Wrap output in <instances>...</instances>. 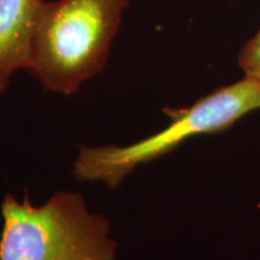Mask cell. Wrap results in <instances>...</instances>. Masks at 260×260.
I'll list each match as a JSON object with an SVG mask.
<instances>
[{"label": "cell", "instance_id": "obj_1", "mask_svg": "<svg viewBox=\"0 0 260 260\" xmlns=\"http://www.w3.org/2000/svg\"><path fill=\"white\" fill-rule=\"evenodd\" d=\"M130 0L46 2L28 73L46 92L71 95L105 69Z\"/></svg>", "mask_w": 260, "mask_h": 260}, {"label": "cell", "instance_id": "obj_2", "mask_svg": "<svg viewBox=\"0 0 260 260\" xmlns=\"http://www.w3.org/2000/svg\"><path fill=\"white\" fill-rule=\"evenodd\" d=\"M0 212V260L116 259L109 220L79 191H57L42 205L6 193Z\"/></svg>", "mask_w": 260, "mask_h": 260}, {"label": "cell", "instance_id": "obj_3", "mask_svg": "<svg viewBox=\"0 0 260 260\" xmlns=\"http://www.w3.org/2000/svg\"><path fill=\"white\" fill-rule=\"evenodd\" d=\"M260 110V82L243 77L214 89L193 105L167 107L170 123L155 134L125 146H82L74 161L73 175L82 182H102L111 189L140 165L171 153L188 140L225 132L248 113Z\"/></svg>", "mask_w": 260, "mask_h": 260}, {"label": "cell", "instance_id": "obj_4", "mask_svg": "<svg viewBox=\"0 0 260 260\" xmlns=\"http://www.w3.org/2000/svg\"><path fill=\"white\" fill-rule=\"evenodd\" d=\"M47 0H0V95L18 71H29Z\"/></svg>", "mask_w": 260, "mask_h": 260}, {"label": "cell", "instance_id": "obj_5", "mask_svg": "<svg viewBox=\"0 0 260 260\" xmlns=\"http://www.w3.org/2000/svg\"><path fill=\"white\" fill-rule=\"evenodd\" d=\"M239 65L246 77L260 82V29L243 45L239 53Z\"/></svg>", "mask_w": 260, "mask_h": 260}]
</instances>
